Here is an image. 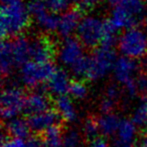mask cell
<instances>
[{
    "label": "cell",
    "instance_id": "obj_34",
    "mask_svg": "<svg viewBox=\"0 0 147 147\" xmlns=\"http://www.w3.org/2000/svg\"><path fill=\"white\" fill-rule=\"evenodd\" d=\"M89 144H90L89 147H110V144H109L106 136H103V135L93 139L92 141L89 142Z\"/></svg>",
    "mask_w": 147,
    "mask_h": 147
},
{
    "label": "cell",
    "instance_id": "obj_16",
    "mask_svg": "<svg viewBox=\"0 0 147 147\" xmlns=\"http://www.w3.org/2000/svg\"><path fill=\"white\" fill-rule=\"evenodd\" d=\"M29 47L30 42L24 36L17 35L13 40H11V49L15 65H22L28 61V59H30Z\"/></svg>",
    "mask_w": 147,
    "mask_h": 147
},
{
    "label": "cell",
    "instance_id": "obj_26",
    "mask_svg": "<svg viewBox=\"0 0 147 147\" xmlns=\"http://www.w3.org/2000/svg\"><path fill=\"white\" fill-rule=\"evenodd\" d=\"M132 121L136 126L147 124V98H144L132 116Z\"/></svg>",
    "mask_w": 147,
    "mask_h": 147
},
{
    "label": "cell",
    "instance_id": "obj_19",
    "mask_svg": "<svg viewBox=\"0 0 147 147\" xmlns=\"http://www.w3.org/2000/svg\"><path fill=\"white\" fill-rule=\"evenodd\" d=\"M116 7L124 9L131 16L137 19L139 23L143 20L145 11H146V6H145V2L143 0H121L120 3Z\"/></svg>",
    "mask_w": 147,
    "mask_h": 147
},
{
    "label": "cell",
    "instance_id": "obj_12",
    "mask_svg": "<svg viewBox=\"0 0 147 147\" xmlns=\"http://www.w3.org/2000/svg\"><path fill=\"white\" fill-rule=\"evenodd\" d=\"M51 106V98L42 92H32L25 97L23 112L26 116L45 111Z\"/></svg>",
    "mask_w": 147,
    "mask_h": 147
},
{
    "label": "cell",
    "instance_id": "obj_15",
    "mask_svg": "<svg viewBox=\"0 0 147 147\" xmlns=\"http://www.w3.org/2000/svg\"><path fill=\"white\" fill-rule=\"evenodd\" d=\"M2 132L6 133L9 137L20 139H27L31 135V130L28 122L22 118L10 119L3 128Z\"/></svg>",
    "mask_w": 147,
    "mask_h": 147
},
{
    "label": "cell",
    "instance_id": "obj_11",
    "mask_svg": "<svg viewBox=\"0 0 147 147\" xmlns=\"http://www.w3.org/2000/svg\"><path fill=\"white\" fill-rule=\"evenodd\" d=\"M113 69H114L115 79L120 84L125 86L128 82L135 79L134 73L137 69V63L133 59H130L128 57H122L116 61Z\"/></svg>",
    "mask_w": 147,
    "mask_h": 147
},
{
    "label": "cell",
    "instance_id": "obj_5",
    "mask_svg": "<svg viewBox=\"0 0 147 147\" xmlns=\"http://www.w3.org/2000/svg\"><path fill=\"white\" fill-rule=\"evenodd\" d=\"M24 101V92L18 87L8 86L3 89L1 95V114L3 120H10L22 111Z\"/></svg>",
    "mask_w": 147,
    "mask_h": 147
},
{
    "label": "cell",
    "instance_id": "obj_38",
    "mask_svg": "<svg viewBox=\"0 0 147 147\" xmlns=\"http://www.w3.org/2000/svg\"><path fill=\"white\" fill-rule=\"evenodd\" d=\"M145 71L147 73V59H146V63H145Z\"/></svg>",
    "mask_w": 147,
    "mask_h": 147
},
{
    "label": "cell",
    "instance_id": "obj_35",
    "mask_svg": "<svg viewBox=\"0 0 147 147\" xmlns=\"http://www.w3.org/2000/svg\"><path fill=\"white\" fill-rule=\"evenodd\" d=\"M136 81L139 94L145 95L147 93V76L146 75H141L138 78H136Z\"/></svg>",
    "mask_w": 147,
    "mask_h": 147
},
{
    "label": "cell",
    "instance_id": "obj_29",
    "mask_svg": "<svg viewBox=\"0 0 147 147\" xmlns=\"http://www.w3.org/2000/svg\"><path fill=\"white\" fill-rule=\"evenodd\" d=\"M49 11L53 13H59L65 10L67 7V0H41Z\"/></svg>",
    "mask_w": 147,
    "mask_h": 147
},
{
    "label": "cell",
    "instance_id": "obj_9",
    "mask_svg": "<svg viewBox=\"0 0 147 147\" xmlns=\"http://www.w3.org/2000/svg\"><path fill=\"white\" fill-rule=\"evenodd\" d=\"M83 13L84 11L79 7L78 4L63 13L61 17H59V28H57L59 34L63 37H69L71 32L78 28L79 23L82 20Z\"/></svg>",
    "mask_w": 147,
    "mask_h": 147
},
{
    "label": "cell",
    "instance_id": "obj_33",
    "mask_svg": "<svg viewBox=\"0 0 147 147\" xmlns=\"http://www.w3.org/2000/svg\"><path fill=\"white\" fill-rule=\"evenodd\" d=\"M67 1H75V2H79L78 5L83 11H87L88 9H91L94 7L100 0H67Z\"/></svg>",
    "mask_w": 147,
    "mask_h": 147
},
{
    "label": "cell",
    "instance_id": "obj_30",
    "mask_svg": "<svg viewBox=\"0 0 147 147\" xmlns=\"http://www.w3.org/2000/svg\"><path fill=\"white\" fill-rule=\"evenodd\" d=\"M116 101L111 100L109 98H104L100 104V111L102 114H109V113H113L115 107H116Z\"/></svg>",
    "mask_w": 147,
    "mask_h": 147
},
{
    "label": "cell",
    "instance_id": "obj_24",
    "mask_svg": "<svg viewBox=\"0 0 147 147\" xmlns=\"http://www.w3.org/2000/svg\"><path fill=\"white\" fill-rule=\"evenodd\" d=\"M100 132L99 128L98 118L93 115L88 116L84 121L83 124V136H84L85 142H90L93 139L98 137V134Z\"/></svg>",
    "mask_w": 147,
    "mask_h": 147
},
{
    "label": "cell",
    "instance_id": "obj_20",
    "mask_svg": "<svg viewBox=\"0 0 147 147\" xmlns=\"http://www.w3.org/2000/svg\"><path fill=\"white\" fill-rule=\"evenodd\" d=\"M15 63L11 49V41L3 39L1 43V74L2 77H8L14 67Z\"/></svg>",
    "mask_w": 147,
    "mask_h": 147
},
{
    "label": "cell",
    "instance_id": "obj_6",
    "mask_svg": "<svg viewBox=\"0 0 147 147\" xmlns=\"http://www.w3.org/2000/svg\"><path fill=\"white\" fill-rule=\"evenodd\" d=\"M81 42L87 47H96L103 37V21L93 16L82 18L77 28Z\"/></svg>",
    "mask_w": 147,
    "mask_h": 147
},
{
    "label": "cell",
    "instance_id": "obj_36",
    "mask_svg": "<svg viewBox=\"0 0 147 147\" xmlns=\"http://www.w3.org/2000/svg\"><path fill=\"white\" fill-rule=\"evenodd\" d=\"M136 147H147V131H144V132L141 133L138 146Z\"/></svg>",
    "mask_w": 147,
    "mask_h": 147
},
{
    "label": "cell",
    "instance_id": "obj_37",
    "mask_svg": "<svg viewBox=\"0 0 147 147\" xmlns=\"http://www.w3.org/2000/svg\"><path fill=\"white\" fill-rule=\"evenodd\" d=\"M120 1L121 0H108V2H109V4L111 5V6L114 8V7H116L117 5L120 3Z\"/></svg>",
    "mask_w": 147,
    "mask_h": 147
},
{
    "label": "cell",
    "instance_id": "obj_14",
    "mask_svg": "<svg viewBox=\"0 0 147 147\" xmlns=\"http://www.w3.org/2000/svg\"><path fill=\"white\" fill-rule=\"evenodd\" d=\"M69 84L71 81L69 80L67 73L63 69H57L51 78L47 81V90L53 95H57V97L61 95H65L69 93Z\"/></svg>",
    "mask_w": 147,
    "mask_h": 147
},
{
    "label": "cell",
    "instance_id": "obj_22",
    "mask_svg": "<svg viewBox=\"0 0 147 147\" xmlns=\"http://www.w3.org/2000/svg\"><path fill=\"white\" fill-rule=\"evenodd\" d=\"M111 21L114 23V25L118 29L123 28V27H135L139 24V21L135 19L133 16H131L128 12L120 7H115L112 11V16H111Z\"/></svg>",
    "mask_w": 147,
    "mask_h": 147
},
{
    "label": "cell",
    "instance_id": "obj_32",
    "mask_svg": "<svg viewBox=\"0 0 147 147\" xmlns=\"http://www.w3.org/2000/svg\"><path fill=\"white\" fill-rule=\"evenodd\" d=\"M119 96H120V91H119V88L116 86L115 84H111L107 87L106 89V97L111 100L114 101H118Z\"/></svg>",
    "mask_w": 147,
    "mask_h": 147
},
{
    "label": "cell",
    "instance_id": "obj_42",
    "mask_svg": "<svg viewBox=\"0 0 147 147\" xmlns=\"http://www.w3.org/2000/svg\"><path fill=\"white\" fill-rule=\"evenodd\" d=\"M43 147H45V146H43Z\"/></svg>",
    "mask_w": 147,
    "mask_h": 147
},
{
    "label": "cell",
    "instance_id": "obj_27",
    "mask_svg": "<svg viewBox=\"0 0 147 147\" xmlns=\"http://www.w3.org/2000/svg\"><path fill=\"white\" fill-rule=\"evenodd\" d=\"M90 67V57H82L80 59L76 61L75 63L71 65V71L74 73V75L77 77H87V74Z\"/></svg>",
    "mask_w": 147,
    "mask_h": 147
},
{
    "label": "cell",
    "instance_id": "obj_41",
    "mask_svg": "<svg viewBox=\"0 0 147 147\" xmlns=\"http://www.w3.org/2000/svg\"><path fill=\"white\" fill-rule=\"evenodd\" d=\"M126 147H129V146H126Z\"/></svg>",
    "mask_w": 147,
    "mask_h": 147
},
{
    "label": "cell",
    "instance_id": "obj_40",
    "mask_svg": "<svg viewBox=\"0 0 147 147\" xmlns=\"http://www.w3.org/2000/svg\"><path fill=\"white\" fill-rule=\"evenodd\" d=\"M78 147H82V146H78Z\"/></svg>",
    "mask_w": 147,
    "mask_h": 147
},
{
    "label": "cell",
    "instance_id": "obj_7",
    "mask_svg": "<svg viewBox=\"0 0 147 147\" xmlns=\"http://www.w3.org/2000/svg\"><path fill=\"white\" fill-rule=\"evenodd\" d=\"M57 45L47 35H39L30 42L29 53L31 61L35 63H49L57 55Z\"/></svg>",
    "mask_w": 147,
    "mask_h": 147
},
{
    "label": "cell",
    "instance_id": "obj_25",
    "mask_svg": "<svg viewBox=\"0 0 147 147\" xmlns=\"http://www.w3.org/2000/svg\"><path fill=\"white\" fill-rule=\"evenodd\" d=\"M82 140H84V136L78 130H65L63 134V147H78Z\"/></svg>",
    "mask_w": 147,
    "mask_h": 147
},
{
    "label": "cell",
    "instance_id": "obj_13",
    "mask_svg": "<svg viewBox=\"0 0 147 147\" xmlns=\"http://www.w3.org/2000/svg\"><path fill=\"white\" fill-rule=\"evenodd\" d=\"M65 132V123H61L49 127L37 135L40 137L45 147H63Z\"/></svg>",
    "mask_w": 147,
    "mask_h": 147
},
{
    "label": "cell",
    "instance_id": "obj_17",
    "mask_svg": "<svg viewBox=\"0 0 147 147\" xmlns=\"http://www.w3.org/2000/svg\"><path fill=\"white\" fill-rule=\"evenodd\" d=\"M136 134V125L134 122L128 119H123L120 121L118 130H117V146L126 147L129 146L133 141Z\"/></svg>",
    "mask_w": 147,
    "mask_h": 147
},
{
    "label": "cell",
    "instance_id": "obj_28",
    "mask_svg": "<svg viewBox=\"0 0 147 147\" xmlns=\"http://www.w3.org/2000/svg\"><path fill=\"white\" fill-rule=\"evenodd\" d=\"M69 93L73 96V98L81 100V99H84L87 96L88 90H87V86L85 85L84 82L79 80H74L71 81Z\"/></svg>",
    "mask_w": 147,
    "mask_h": 147
},
{
    "label": "cell",
    "instance_id": "obj_3",
    "mask_svg": "<svg viewBox=\"0 0 147 147\" xmlns=\"http://www.w3.org/2000/svg\"><path fill=\"white\" fill-rule=\"evenodd\" d=\"M55 71L57 67L51 61L40 63L28 61L21 65L20 77L25 86L33 89L41 83L47 82Z\"/></svg>",
    "mask_w": 147,
    "mask_h": 147
},
{
    "label": "cell",
    "instance_id": "obj_1",
    "mask_svg": "<svg viewBox=\"0 0 147 147\" xmlns=\"http://www.w3.org/2000/svg\"><path fill=\"white\" fill-rule=\"evenodd\" d=\"M28 8L21 0H1L0 32L3 39L13 37L24 31L30 23Z\"/></svg>",
    "mask_w": 147,
    "mask_h": 147
},
{
    "label": "cell",
    "instance_id": "obj_4",
    "mask_svg": "<svg viewBox=\"0 0 147 147\" xmlns=\"http://www.w3.org/2000/svg\"><path fill=\"white\" fill-rule=\"evenodd\" d=\"M116 61V53L113 49L103 47L96 49L90 57V67L86 79L95 81L103 78L114 69Z\"/></svg>",
    "mask_w": 147,
    "mask_h": 147
},
{
    "label": "cell",
    "instance_id": "obj_23",
    "mask_svg": "<svg viewBox=\"0 0 147 147\" xmlns=\"http://www.w3.org/2000/svg\"><path fill=\"white\" fill-rule=\"evenodd\" d=\"M55 13L53 12H47V9L34 16L36 19L37 23L40 27H42L45 30L47 31H53L55 29L59 28V18L55 16Z\"/></svg>",
    "mask_w": 147,
    "mask_h": 147
},
{
    "label": "cell",
    "instance_id": "obj_31",
    "mask_svg": "<svg viewBox=\"0 0 147 147\" xmlns=\"http://www.w3.org/2000/svg\"><path fill=\"white\" fill-rule=\"evenodd\" d=\"M2 147H27V144L23 139L9 137L2 141Z\"/></svg>",
    "mask_w": 147,
    "mask_h": 147
},
{
    "label": "cell",
    "instance_id": "obj_18",
    "mask_svg": "<svg viewBox=\"0 0 147 147\" xmlns=\"http://www.w3.org/2000/svg\"><path fill=\"white\" fill-rule=\"evenodd\" d=\"M55 108L57 110L65 122H73L77 118V112L71 100L67 95H61L55 101Z\"/></svg>",
    "mask_w": 147,
    "mask_h": 147
},
{
    "label": "cell",
    "instance_id": "obj_21",
    "mask_svg": "<svg viewBox=\"0 0 147 147\" xmlns=\"http://www.w3.org/2000/svg\"><path fill=\"white\" fill-rule=\"evenodd\" d=\"M120 121L121 120L118 118V116L114 113L102 114V116L98 117L101 134L103 136H112L118 130Z\"/></svg>",
    "mask_w": 147,
    "mask_h": 147
},
{
    "label": "cell",
    "instance_id": "obj_2",
    "mask_svg": "<svg viewBox=\"0 0 147 147\" xmlns=\"http://www.w3.org/2000/svg\"><path fill=\"white\" fill-rule=\"evenodd\" d=\"M120 51L130 59H138L147 53V35L141 29L131 27L119 39Z\"/></svg>",
    "mask_w": 147,
    "mask_h": 147
},
{
    "label": "cell",
    "instance_id": "obj_8",
    "mask_svg": "<svg viewBox=\"0 0 147 147\" xmlns=\"http://www.w3.org/2000/svg\"><path fill=\"white\" fill-rule=\"evenodd\" d=\"M26 120L28 122L29 127H30V130L34 134H38V133L42 132L43 130L53 126V125L65 123L63 119L61 118V116L55 108H51L42 111V112L29 115V116H27Z\"/></svg>",
    "mask_w": 147,
    "mask_h": 147
},
{
    "label": "cell",
    "instance_id": "obj_39",
    "mask_svg": "<svg viewBox=\"0 0 147 147\" xmlns=\"http://www.w3.org/2000/svg\"><path fill=\"white\" fill-rule=\"evenodd\" d=\"M145 131H147V124H146V130H145Z\"/></svg>",
    "mask_w": 147,
    "mask_h": 147
},
{
    "label": "cell",
    "instance_id": "obj_10",
    "mask_svg": "<svg viewBox=\"0 0 147 147\" xmlns=\"http://www.w3.org/2000/svg\"><path fill=\"white\" fill-rule=\"evenodd\" d=\"M83 43L73 37H67L59 49V59L65 65L71 67L83 55Z\"/></svg>",
    "mask_w": 147,
    "mask_h": 147
}]
</instances>
